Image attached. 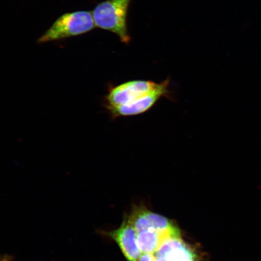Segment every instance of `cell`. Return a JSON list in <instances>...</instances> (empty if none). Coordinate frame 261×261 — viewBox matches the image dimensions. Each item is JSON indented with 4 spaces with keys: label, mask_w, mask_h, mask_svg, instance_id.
I'll list each match as a JSON object with an SVG mask.
<instances>
[{
    "label": "cell",
    "mask_w": 261,
    "mask_h": 261,
    "mask_svg": "<svg viewBox=\"0 0 261 261\" xmlns=\"http://www.w3.org/2000/svg\"><path fill=\"white\" fill-rule=\"evenodd\" d=\"M128 216L136 231L142 253L154 254L165 241L182 237L180 228L174 221L150 211L144 205H133Z\"/></svg>",
    "instance_id": "cell-1"
},
{
    "label": "cell",
    "mask_w": 261,
    "mask_h": 261,
    "mask_svg": "<svg viewBox=\"0 0 261 261\" xmlns=\"http://www.w3.org/2000/svg\"><path fill=\"white\" fill-rule=\"evenodd\" d=\"M132 0H107L93 9L96 27L112 32L118 36L123 43L130 40L127 28V15Z\"/></svg>",
    "instance_id": "cell-2"
},
{
    "label": "cell",
    "mask_w": 261,
    "mask_h": 261,
    "mask_svg": "<svg viewBox=\"0 0 261 261\" xmlns=\"http://www.w3.org/2000/svg\"><path fill=\"white\" fill-rule=\"evenodd\" d=\"M96 27L92 11L66 13L59 17L51 27L38 38V42L45 43L76 37L92 31Z\"/></svg>",
    "instance_id": "cell-3"
},
{
    "label": "cell",
    "mask_w": 261,
    "mask_h": 261,
    "mask_svg": "<svg viewBox=\"0 0 261 261\" xmlns=\"http://www.w3.org/2000/svg\"><path fill=\"white\" fill-rule=\"evenodd\" d=\"M161 84L162 82L156 83L151 81L134 80L116 86L111 85L104 97L103 106L107 110L133 103L154 92Z\"/></svg>",
    "instance_id": "cell-4"
},
{
    "label": "cell",
    "mask_w": 261,
    "mask_h": 261,
    "mask_svg": "<svg viewBox=\"0 0 261 261\" xmlns=\"http://www.w3.org/2000/svg\"><path fill=\"white\" fill-rule=\"evenodd\" d=\"M154 255L155 261H208L198 247L188 243L182 237L165 241Z\"/></svg>",
    "instance_id": "cell-5"
},
{
    "label": "cell",
    "mask_w": 261,
    "mask_h": 261,
    "mask_svg": "<svg viewBox=\"0 0 261 261\" xmlns=\"http://www.w3.org/2000/svg\"><path fill=\"white\" fill-rule=\"evenodd\" d=\"M170 84V78H167L166 80L162 82L161 86L154 92L133 103L110 108L106 110L110 114L113 120L119 118V117L138 116L145 113L151 109L162 98L165 97L169 100H172V93L169 90Z\"/></svg>",
    "instance_id": "cell-6"
},
{
    "label": "cell",
    "mask_w": 261,
    "mask_h": 261,
    "mask_svg": "<svg viewBox=\"0 0 261 261\" xmlns=\"http://www.w3.org/2000/svg\"><path fill=\"white\" fill-rule=\"evenodd\" d=\"M103 233L116 243L126 261H139L142 252L139 247L136 231L128 215L123 217L119 228Z\"/></svg>",
    "instance_id": "cell-7"
},
{
    "label": "cell",
    "mask_w": 261,
    "mask_h": 261,
    "mask_svg": "<svg viewBox=\"0 0 261 261\" xmlns=\"http://www.w3.org/2000/svg\"><path fill=\"white\" fill-rule=\"evenodd\" d=\"M139 261H155L154 254L142 253Z\"/></svg>",
    "instance_id": "cell-8"
},
{
    "label": "cell",
    "mask_w": 261,
    "mask_h": 261,
    "mask_svg": "<svg viewBox=\"0 0 261 261\" xmlns=\"http://www.w3.org/2000/svg\"><path fill=\"white\" fill-rule=\"evenodd\" d=\"M12 257L9 255H5L0 256V261H12Z\"/></svg>",
    "instance_id": "cell-9"
}]
</instances>
